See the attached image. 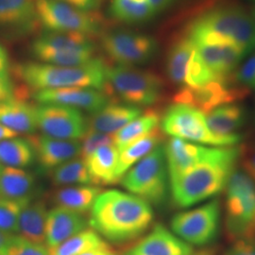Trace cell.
<instances>
[{"label":"cell","instance_id":"obj_47","mask_svg":"<svg viewBox=\"0 0 255 255\" xmlns=\"http://www.w3.org/2000/svg\"><path fill=\"white\" fill-rule=\"evenodd\" d=\"M244 167H245V173L252 179V181L255 184V152L245 161Z\"/></svg>","mask_w":255,"mask_h":255},{"label":"cell","instance_id":"obj_37","mask_svg":"<svg viewBox=\"0 0 255 255\" xmlns=\"http://www.w3.org/2000/svg\"><path fill=\"white\" fill-rule=\"evenodd\" d=\"M31 200L9 201L0 199V231L14 235L18 232L20 214Z\"/></svg>","mask_w":255,"mask_h":255},{"label":"cell","instance_id":"obj_4","mask_svg":"<svg viewBox=\"0 0 255 255\" xmlns=\"http://www.w3.org/2000/svg\"><path fill=\"white\" fill-rule=\"evenodd\" d=\"M195 45L228 41L255 51V16L237 6H220L195 19L187 29Z\"/></svg>","mask_w":255,"mask_h":255},{"label":"cell","instance_id":"obj_33","mask_svg":"<svg viewBox=\"0 0 255 255\" xmlns=\"http://www.w3.org/2000/svg\"><path fill=\"white\" fill-rule=\"evenodd\" d=\"M111 14L128 24H138L153 18L155 12L148 0H112Z\"/></svg>","mask_w":255,"mask_h":255},{"label":"cell","instance_id":"obj_39","mask_svg":"<svg viewBox=\"0 0 255 255\" xmlns=\"http://www.w3.org/2000/svg\"><path fill=\"white\" fill-rule=\"evenodd\" d=\"M81 144H82V148H81L80 156H81V159L84 161L92 153H94L98 148L105 145L114 144L113 135L100 132L92 128H88L84 136L82 137Z\"/></svg>","mask_w":255,"mask_h":255},{"label":"cell","instance_id":"obj_48","mask_svg":"<svg viewBox=\"0 0 255 255\" xmlns=\"http://www.w3.org/2000/svg\"><path fill=\"white\" fill-rule=\"evenodd\" d=\"M18 135V133H16L15 131L9 129L7 127H5L4 125H2L0 123V142L3 140H7L10 138H14Z\"/></svg>","mask_w":255,"mask_h":255},{"label":"cell","instance_id":"obj_16","mask_svg":"<svg viewBox=\"0 0 255 255\" xmlns=\"http://www.w3.org/2000/svg\"><path fill=\"white\" fill-rule=\"evenodd\" d=\"M201 59L219 77H233L249 53L235 43L223 41L195 45Z\"/></svg>","mask_w":255,"mask_h":255},{"label":"cell","instance_id":"obj_30","mask_svg":"<svg viewBox=\"0 0 255 255\" xmlns=\"http://www.w3.org/2000/svg\"><path fill=\"white\" fill-rule=\"evenodd\" d=\"M161 119L162 117L155 110L142 113L138 118L113 134L114 145L121 150L160 127Z\"/></svg>","mask_w":255,"mask_h":255},{"label":"cell","instance_id":"obj_11","mask_svg":"<svg viewBox=\"0 0 255 255\" xmlns=\"http://www.w3.org/2000/svg\"><path fill=\"white\" fill-rule=\"evenodd\" d=\"M38 21L46 30L72 31L86 35L101 30V20L92 11H84L59 0H36Z\"/></svg>","mask_w":255,"mask_h":255},{"label":"cell","instance_id":"obj_24","mask_svg":"<svg viewBox=\"0 0 255 255\" xmlns=\"http://www.w3.org/2000/svg\"><path fill=\"white\" fill-rule=\"evenodd\" d=\"M119 158V148L114 144H109L98 148L84 160L91 179V184L98 186L119 182L117 179Z\"/></svg>","mask_w":255,"mask_h":255},{"label":"cell","instance_id":"obj_6","mask_svg":"<svg viewBox=\"0 0 255 255\" xmlns=\"http://www.w3.org/2000/svg\"><path fill=\"white\" fill-rule=\"evenodd\" d=\"M30 51L40 63L77 66L94 59L95 46L83 33L46 30L32 42Z\"/></svg>","mask_w":255,"mask_h":255},{"label":"cell","instance_id":"obj_20","mask_svg":"<svg viewBox=\"0 0 255 255\" xmlns=\"http://www.w3.org/2000/svg\"><path fill=\"white\" fill-rule=\"evenodd\" d=\"M86 219L73 211L56 207L48 211L46 224V246L49 251L87 227Z\"/></svg>","mask_w":255,"mask_h":255},{"label":"cell","instance_id":"obj_22","mask_svg":"<svg viewBox=\"0 0 255 255\" xmlns=\"http://www.w3.org/2000/svg\"><path fill=\"white\" fill-rule=\"evenodd\" d=\"M0 123L18 134L30 135L38 128L36 107L18 98L1 102Z\"/></svg>","mask_w":255,"mask_h":255},{"label":"cell","instance_id":"obj_5","mask_svg":"<svg viewBox=\"0 0 255 255\" xmlns=\"http://www.w3.org/2000/svg\"><path fill=\"white\" fill-rule=\"evenodd\" d=\"M160 128L169 136L203 146H237L242 140L241 134L228 137L214 134L207 125L206 116L200 110L176 102L165 110Z\"/></svg>","mask_w":255,"mask_h":255},{"label":"cell","instance_id":"obj_18","mask_svg":"<svg viewBox=\"0 0 255 255\" xmlns=\"http://www.w3.org/2000/svg\"><path fill=\"white\" fill-rule=\"evenodd\" d=\"M192 247L162 224H156L124 255H191Z\"/></svg>","mask_w":255,"mask_h":255},{"label":"cell","instance_id":"obj_40","mask_svg":"<svg viewBox=\"0 0 255 255\" xmlns=\"http://www.w3.org/2000/svg\"><path fill=\"white\" fill-rule=\"evenodd\" d=\"M234 80L248 90H255V51L238 66L234 74Z\"/></svg>","mask_w":255,"mask_h":255},{"label":"cell","instance_id":"obj_36","mask_svg":"<svg viewBox=\"0 0 255 255\" xmlns=\"http://www.w3.org/2000/svg\"><path fill=\"white\" fill-rule=\"evenodd\" d=\"M230 78L219 77L217 74L214 73L208 67V65L205 64L204 61L201 59V55L199 54L196 48L195 52L192 55L191 60L188 64L186 77H185V83L183 87L199 88L208 84L210 82L230 79Z\"/></svg>","mask_w":255,"mask_h":255},{"label":"cell","instance_id":"obj_42","mask_svg":"<svg viewBox=\"0 0 255 255\" xmlns=\"http://www.w3.org/2000/svg\"><path fill=\"white\" fill-rule=\"evenodd\" d=\"M15 98V88L9 76H0V103Z\"/></svg>","mask_w":255,"mask_h":255},{"label":"cell","instance_id":"obj_13","mask_svg":"<svg viewBox=\"0 0 255 255\" xmlns=\"http://www.w3.org/2000/svg\"><path fill=\"white\" fill-rule=\"evenodd\" d=\"M249 90L238 85L234 77L210 82L199 88L182 87L175 95L174 102L200 110L205 116L213 110L245 98Z\"/></svg>","mask_w":255,"mask_h":255},{"label":"cell","instance_id":"obj_21","mask_svg":"<svg viewBox=\"0 0 255 255\" xmlns=\"http://www.w3.org/2000/svg\"><path fill=\"white\" fill-rule=\"evenodd\" d=\"M36 0H0V31L21 34L34 27L38 21Z\"/></svg>","mask_w":255,"mask_h":255},{"label":"cell","instance_id":"obj_41","mask_svg":"<svg viewBox=\"0 0 255 255\" xmlns=\"http://www.w3.org/2000/svg\"><path fill=\"white\" fill-rule=\"evenodd\" d=\"M225 255H255V239H240L234 241Z\"/></svg>","mask_w":255,"mask_h":255},{"label":"cell","instance_id":"obj_15","mask_svg":"<svg viewBox=\"0 0 255 255\" xmlns=\"http://www.w3.org/2000/svg\"><path fill=\"white\" fill-rule=\"evenodd\" d=\"M33 99L39 104H54L84 110L93 114L103 109L111 102L110 95L106 92L83 87H67L46 89L33 93Z\"/></svg>","mask_w":255,"mask_h":255},{"label":"cell","instance_id":"obj_29","mask_svg":"<svg viewBox=\"0 0 255 255\" xmlns=\"http://www.w3.org/2000/svg\"><path fill=\"white\" fill-rule=\"evenodd\" d=\"M196 46L189 37H180L170 47L165 63V71L170 82L181 88L184 86L188 64Z\"/></svg>","mask_w":255,"mask_h":255},{"label":"cell","instance_id":"obj_2","mask_svg":"<svg viewBox=\"0 0 255 255\" xmlns=\"http://www.w3.org/2000/svg\"><path fill=\"white\" fill-rule=\"evenodd\" d=\"M243 149L240 146H217L207 159L169 179L174 203L188 208L215 198L227 186L237 170Z\"/></svg>","mask_w":255,"mask_h":255},{"label":"cell","instance_id":"obj_3","mask_svg":"<svg viewBox=\"0 0 255 255\" xmlns=\"http://www.w3.org/2000/svg\"><path fill=\"white\" fill-rule=\"evenodd\" d=\"M14 75L34 92L67 87L94 88L105 92L106 65L99 59L77 66L45 63H24L13 69Z\"/></svg>","mask_w":255,"mask_h":255},{"label":"cell","instance_id":"obj_17","mask_svg":"<svg viewBox=\"0 0 255 255\" xmlns=\"http://www.w3.org/2000/svg\"><path fill=\"white\" fill-rule=\"evenodd\" d=\"M34 149L35 159L44 169H54L81 155L79 140H63L45 134L27 137Z\"/></svg>","mask_w":255,"mask_h":255},{"label":"cell","instance_id":"obj_10","mask_svg":"<svg viewBox=\"0 0 255 255\" xmlns=\"http://www.w3.org/2000/svg\"><path fill=\"white\" fill-rule=\"evenodd\" d=\"M220 219L221 206L216 199L176 214L170 226L174 234L190 246L205 247L214 243L219 237Z\"/></svg>","mask_w":255,"mask_h":255},{"label":"cell","instance_id":"obj_28","mask_svg":"<svg viewBox=\"0 0 255 255\" xmlns=\"http://www.w3.org/2000/svg\"><path fill=\"white\" fill-rule=\"evenodd\" d=\"M164 132L161 128H157L146 136L119 150V164L117 168V179L120 182L122 177L146 155L157 146L163 144Z\"/></svg>","mask_w":255,"mask_h":255},{"label":"cell","instance_id":"obj_46","mask_svg":"<svg viewBox=\"0 0 255 255\" xmlns=\"http://www.w3.org/2000/svg\"><path fill=\"white\" fill-rule=\"evenodd\" d=\"M173 1L174 0H148V3L153 9L155 14H158L164 9H167L173 3Z\"/></svg>","mask_w":255,"mask_h":255},{"label":"cell","instance_id":"obj_45","mask_svg":"<svg viewBox=\"0 0 255 255\" xmlns=\"http://www.w3.org/2000/svg\"><path fill=\"white\" fill-rule=\"evenodd\" d=\"M79 255H119V253L110 246L109 244H105L103 246L92 249L87 252H84Z\"/></svg>","mask_w":255,"mask_h":255},{"label":"cell","instance_id":"obj_14","mask_svg":"<svg viewBox=\"0 0 255 255\" xmlns=\"http://www.w3.org/2000/svg\"><path fill=\"white\" fill-rule=\"evenodd\" d=\"M37 126L46 136L78 140L89 128L82 111L62 105L40 104L36 107Z\"/></svg>","mask_w":255,"mask_h":255},{"label":"cell","instance_id":"obj_43","mask_svg":"<svg viewBox=\"0 0 255 255\" xmlns=\"http://www.w3.org/2000/svg\"><path fill=\"white\" fill-rule=\"evenodd\" d=\"M66 3L74 8L82 9L84 11H93L99 8L100 0H59Z\"/></svg>","mask_w":255,"mask_h":255},{"label":"cell","instance_id":"obj_25","mask_svg":"<svg viewBox=\"0 0 255 255\" xmlns=\"http://www.w3.org/2000/svg\"><path fill=\"white\" fill-rule=\"evenodd\" d=\"M245 106L239 103H230L218 107L206 115V122L210 130L219 136H234L246 124Z\"/></svg>","mask_w":255,"mask_h":255},{"label":"cell","instance_id":"obj_52","mask_svg":"<svg viewBox=\"0 0 255 255\" xmlns=\"http://www.w3.org/2000/svg\"><path fill=\"white\" fill-rule=\"evenodd\" d=\"M254 1H255V0H254Z\"/></svg>","mask_w":255,"mask_h":255},{"label":"cell","instance_id":"obj_32","mask_svg":"<svg viewBox=\"0 0 255 255\" xmlns=\"http://www.w3.org/2000/svg\"><path fill=\"white\" fill-rule=\"evenodd\" d=\"M35 160L34 149L28 139L10 138L0 142V164L23 168Z\"/></svg>","mask_w":255,"mask_h":255},{"label":"cell","instance_id":"obj_49","mask_svg":"<svg viewBox=\"0 0 255 255\" xmlns=\"http://www.w3.org/2000/svg\"><path fill=\"white\" fill-rule=\"evenodd\" d=\"M11 236H13V235H9V234H6V233L0 231V255H3L4 254L5 249L8 245Z\"/></svg>","mask_w":255,"mask_h":255},{"label":"cell","instance_id":"obj_12","mask_svg":"<svg viewBox=\"0 0 255 255\" xmlns=\"http://www.w3.org/2000/svg\"><path fill=\"white\" fill-rule=\"evenodd\" d=\"M101 46L114 62L127 66L146 64L158 51V43L153 37L128 30L104 34Z\"/></svg>","mask_w":255,"mask_h":255},{"label":"cell","instance_id":"obj_34","mask_svg":"<svg viewBox=\"0 0 255 255\" xmlns=\"http://www.w3.org/2000/svg\"><path fill=\"white\" fill-rule=\"evenodd\" d=\"M107 244L93 229H85L81 233L65 240L64 243L48 250L50 255H79L92 249Z\"/></svg>","mask_w":255,"mask_h":255},{"label":"cell","instance_id":"obj_27","mask_svg":"<svg viewBox=\"0 0 255 255\" xmlns=\"http://www.w3.org/2000/svg\"><path fill=\"white\" fill-rule=\"evenodd\" d=\"M46 203L29 201L22 210L18 222L19 237L32 243H46V224L47 218Z\"/></svg>","mask_w":255,"mask_h":255},{"label":"cell","instance_id":"obj_35","mask_svg":"<svg viewBox=\"0 0 255 255\" xmlns=\"http://www.w3.org/2000/svg\"><path fill=\"white\" fill-rule=\"evenodd\" d=\"M52 181L55 185L91 184V179L85 162L78 158L72 159L54 168Z\"/></svg>","mask_w":255,"mask_h":255},{"label":"cell","instance_id":"obj_26","mask_svg":"<svg viewBox=\"0 0 255 255\" xmlns=\"http://www.w3.org/2000/svg\"><path fill=\"white\" fill-rule=\"evenodd\" d=\"M35 180L22 168L0 164V199L9 201L31 200Z\"/></svg>","mask_w":255,"mask_h":255},{"label":"cell","instance_id":"obj_7","mask_svg":"<svg viewBox=\"0 0 255 255\" xmlns=\"http://www.w3.org/2000/svg\"><path fill=\"white\" fill-rule=\"evenodd\" d=\"M130 194L149 204H163L168 195L169 175L163 144L157 146L120 180Z\"/></svg>","mask_w":255,"mask_h":255},{"label":"cell","instance_id":"obj_50","mask_svg":"<svg viewBox=\"0 0 255 255\" xmlns=\"http://www.w3.org/2000/svg\"><path fill=\"white\" fill-rule=\"evenodd\" d=\"M191 255H216L215 253L212 251V250H208V249H203L201 251H198V252H194L192 253Z\"/></svg>","mask_w":255,"mask_h":255},{"label":"cell","instance_id":"obj_44","mask_svg":"<svg viewBox=\"0 0 255 255\" xmlns=\"http://www.w3.org/2000/svg\"><path fill=\"white\" fill-rule=\"evenodd\" d=\"M9 54L5 46L0 43V76H9Z\"/></svg>","mask_w":255,"mask_h":255},{"label":"cell","instance_id":"obj_23","mask_svg":"<svg viewBox=\"0 0 255 255\" xmlns=\"http://www.w3.org/2000/svg\"><path fill=\"white\" fill-rule=\"evenodd\" d=\"M142 113V109L136 106L110 102L88 119L89 128L113 135Z\"/></svg>","mask_w":255,"mask_h":255},{"label":"cell","instance_id":"obj_31","mask_svg":"<svg viewBox=\"0 0 255 255\" xmlns=\"http://www.w3.org/2000/svg\"><path fill=\"white\" fill-rule=\"evenodd\" d=\"M101 193L100 186L81 185L66 187L56 192L54 201L59 205L58 207L83 215L92 209L97 198Z\"/></svg>","mask_w":255,"mask_h":255},{"label":"cell","instance_id":"obj_51","mask_svg":"<svg viewBox=\"0 0 255 255\" xmlns=\"http://www.w3.org/2000/svg\"><path fill=\"white\" fill-rule=\"evenodd\" d=\"M254 15H255V14H254Z\"/></svg>","mask_w":255,"mask_h":255},{"label":"cell","instance_id":"obj_1","mask_svg":"<svg viewBox=\"0 0 255 255\" xmlns=\"http://www.w3.org/2000/svg\"><path fill=\"white\" fill-rule=\"evenodd\" d=\"M154 218L151 205L130 193L102 192L95 201L89 225L114 243L129 242L144 235Z\"/></svg>","mask_w":255,"mask_h":255},{"label":"cell","instance_id":"obj_38","mask_svg":"<svg viewBox=\"0 0 255 255\" xmlns=\"http://www.w3.org/2000/svg\"><path fill=\"white\" fill-rule=\"evenodd\" d=\"M3 255H50L46 245L32 243L19 236H11Z\"/></svg>","mask_w":255,"mask_h":255},{"label":"cell","instance_id":"obj_9","mask_svg":"<svg viewBox=\"0 0 255 255\" xmlns=\"http://www.w3.org/2000/svg\"><path fill=\"white\" fill-rule=\"evenodd\" d=\"M107 88H111L128 105H154L164 93V82L156 74L133 66H106ZM106 91V90H105Z\"/></svg>","mask_w":255,"mask_h":255},{"label":"cell","instance_id":"obj_19","mask_svg":"<svg viewBox=\"0 0 255 255\" xmlns=\"http://www.w3.org/2000/svg\"><path fill=\"white\" fill-rule=\"evenodd\" d=\"M164 146L169 179L200 164L207 159L217 147L195 144L173 137Z\"/></svg>","mask_w":255,"mask_h":255},{"label":"cell","instance_id":"obj_8","mask_svg":"<svg viewBox=\"0 0 255 255\" xmlns=\"http://www.w3.org/2000/svg\"><path fill=\"white\" fill-rule=\"evenodd\" d=\"M225 226L233 241L255 236V184L245 171L236 170L226 186Z\"/></svg>","mask_w":255,"mask_h":255}]
</instances>
